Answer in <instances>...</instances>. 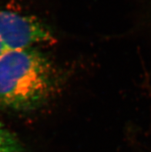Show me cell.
<instances>
[{"mask_svg":"<svg viewBox=\"0 0 151 152\" xmlns=\"http://www.w3.org/2000/svg\"><path fill=\"white\" fill-rule=\"evenodd\" d=\"M0 152H26L19 139L0 124Z\"/></svg>","mask_w":151,"mask_h":152,"instance_id":"cell-3","label":"cell"},{"mask_svg":"<svg viewBox=\"0 0 151 152\" xmlns=\"http://www.w3.org/2000/svg\"><path fill=\"white\" fill-rule=\"evenodd\" d=\"M52 39L51 32L35 18L0 10V41L6 51L32 48L33 45Z\"/></svg>","mask_w":151,"mask_h":152,"instance_id":"cell-2","label":"cell"},{"mask_svg":"<svg viewBox=\"0 0 151 152\" xmlns=\"http://www.w3.org/2000/svg\"><path fill=\"white\" fill-rule=\"evenodd\" d=\"M55 83L52 64L34 49L6 51L0 57V106L33 109L45 102Z\"/></svg>","mask_w":151,"mask_h":152,"instance_id":"cell-1","label":"cell"},{"mask_svg":"<svg viewBox=\"0 0 151 152\" xmlns=\"http://www.w3.org/2000/svg\"><path fill=\"white\" fill-rule=\"evenodd\" d=\"M6 52V50L5 49V47H4V46L2 45V42H1V41H0V57H1Z\"/></svg>","mask_w":151,"mask_h":152,"instance_id":"cell-4","label":"cell"}]
</instances>
